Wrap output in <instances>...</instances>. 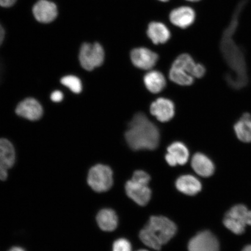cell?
Wrapping results in <instances>:
<instances>
[{
    "label": "cell",
    "mask_w": 251,
    "mask_h": 251,
    "mask_svg": "<svg viewBox=\"0 0 251 251\" xmlns=\"http://www.w3.org/2000/svg\"><path fill=\"white\" fill-rule=\"evenodd\" d=\"M247 2V0H243L238 4L230 24L223 33L221 42L223 56L231 70L230 74L226 76V80L229 86L236 90L246 86L249 80L243 51L234 39L241 12Z\"/></svg>",
    "instance_id": "6da1fadb"
},
{
    "label": "cell",
    "mask_w": 251,
    "mask_h": 251,
    "mask_svg": "<svg viewBox=\"0 0 251 251\" xmlns=\"http://www.w3.org/2000/svg\"><path fill=\"white\" fill-rule=\"evenodd\" d=\"M125 139L134 151L154 150L159 146V130L145 114L139 112L128 124Z\"/></svg>",
    "instance_id": "7a4b0ae2"
},
{
    "label": "cell",
    "mask_w": 251,
    "mask_h": 251,
    "mask_svg": "<svg viewBox=\"0 0 251 251\" xmlns=\"http://www.w3.org/2000/svg\"><path fill=\"white\" fill-rule=\"evenodd\" d=\"M176 232V225L170 219L164 216H153L140 231V238L147 246L159 251L162 245L174 237Z\"/></svg>",
    "instance_id": "3957f363"
},
{
    "label": "cell",
    "mask_w": 251,
    "mask_h": 251,
    "mask_svg": "<svg viewBox=\"0 0 251 251\" xmlns=\"http://www.w3.org/2000/svg\"><path fill=\"white\" fill-rule=\"evenodd\" d=\"M224 224L234 234H242L247 226L251 225V211L243 205H235L226 214Z\"/></svg>",
    "instance_id": "277c9868"
},
{
    "label": "cell",
    "mask_w": 251,
    "mask_h": 251,
    "mask_svg": "<svg viewBox=\"0 0 251 251\" xmlns=\"http://www.w3.org/2000/svg\"><path fill=\"white\" fill-rule=\"evenodd\" d=\"M87 182L94 191L98 193L105 192L113 184V173L109 166L97 165L90 169Z\"/></svg>",
    "instance_id": "5b68a950"
},
{
    "label": "cell",
    "mask_w": 251,
    "mask_h": 251,
    "mask_svg": "<svg viewBox=\"0 0 251 251\" xmlns=\"http://www.w3.org/2000/svg\"><path fill=\"white\" fill-rule=\"evenodd\" d=\"M104 57V50L98 43H86L81 47L79 61L84 70L90 71L100 67L103 64Z\"/></svg>",
    "instance_id": "8992f818"
},
{
    "label": "cell",
    "mask_w": 251,
    "mask_h": 251,
    "mask_svg": "<svg viewBox=\"0 0 251 251\" xmlns=\"http://www.w3.org/2000/svg\"><path fill=\"white\" fill-rule=\"evenodd\" d=\"M188 251H219L217 238L211 232L203 231L191 238Z\"/></svg>",
    "instance_id": "52a82bcc"
},
{
    "label": "cell",
    "mask_w": 251,
    "mask_h": 251,
    "mask_svg": "<svg viewBox=\"0 0 251 251\" xmlns=\"http://www.w3.org/2000/svg\"><path fill=\"white\" fill-rule=\"evenodd\" d=\"M130 58L134 67L141 70H149L154 67L159 56L149 49L140 47L131 51Z\"/></svg>",
    "instance_id": "ba28073f"
},
{
    "label": "cell",
    "mask_w": 251,
    "mask_h": 251,
    "mask_svg": "<svg viewBox=\"0 0 251 251\" xmlns=\"http://www.w3.org/2000/svg\"><path fill=\"white\" fill-rule=\"evenodd\" d=\"M32 11L34 17L42 24L52 23L58 15L57 7L49 0H39L34 5Z\"/></svg>",
    "instance_id": "9c48e42d"
},
{
    "label": "cell",
    "mask_w": 251,
    "mask_h": 251,
    "mask_svg": "<svg viewBox=\"0 0 251 251\" xmlns=\"http://www.w3.org/2000/svg\"><path fill=\"white\" fill-rule=\"evenodd\" d=\"M126 192L128 197L140 206H145L151 197V191L148 185L128 181L125 186Z\"/></svg>",
    "instance_id": "30bf717a"
},
{
    "label": "cell",
    "mask_w": 251,
    "mask_h": 251,
    "mask_svg": "<svg viewBox=\"0 0 251 251\" xmlns=\"http://www.w3.org/2000/svg\"><path fill=\"white\" fill-rule=\"evenodd\" d=\"M150 112L160 122L170 121L175 115L174 103L168 99H158L151 105Z\"/></svg>",
    "instance_id": "8fae6325"
},
{
    "label": "cell",
    "mask_w": 251,
    "mask_h": 251,
    "mask_svg": "<svg viewBox=\"0 0 251 251\" xmlns=\"http://www.w3.org/2000/svg\"><path fill=\"white\" fill-rule=\"evenodd\" d=\"M168 153L165 155V159L168 164L171 166L177 164H186L189 158V151L187 147L181 142L173 143L168 147Z\"/></svg>",
    "instance_id": "7c38bea8"
},
{
    "label": "cell",
    "mask_w": 251,
    "mask_h": 251,
    "mask_svg": "<svg viewBox=\"0 0 251 251\" xmlns=\"http://www.w3.org/2000/svg\"><path fill=\"white\" fill-rule=\"evenodd\" d=\"M16 113L30 121L38 120L43 115V108L39 102L34 99H27L19 103Z\"/></svg>",
    "instance_id": "4fadbf2b"
},
{
    "label": "cell",
    "mask_w": 251,
    "mask_h": 251,
    "mask_svg": "<svg viewBox=\"0 0 251 251\" xmlns=\"http://www.w3.org/2000/svg\"><path fill=\"white\" fill-rule=\"evenodd\" d=\"M169 18L175 26L185 29L194 23L196 13L190 7H181L174 9L169 15Z\"/></svg>",
    "instance_id": "5bb4252c"
},
{
    "label": "cell",
    "mask_w": 251,
    "mask_h": 251,
    "mask_svg": "<svg viewBox=\"0 0 251 251\" xmlns=\"http://www.w3.org/2000/svg\"><path fill=\"white\" fill-rule=\"evenodd\" d=\"M191 166L198 175L204 177L211 176L215 171L211 160L202 153H197L193 156Z\"/></svg>",
    "instance_id": "9a60e30c"
},
{
    "label": "cell",
    "mask_w": 251,
    "mask_h": 251,
    "mask_svg": "<svg viewBox=\"0 0 251 251\" xmlns=\"http://www.w3.org/2000/svg\"><path fill=\"white\" fill-rule=\"evenodd\" d=\"M176 186L180 192L188 196H195L201 190V182L193 176L184 175L177 178Z\"/></svg>",
    "instance_id": "2e32d148"
},
{
    "label": "cell",
    "mask_w": 251,
    "mask_h": 251,
    "mask_svg": "<svg viewBox=\"0 0 251 251\" xmlns=\"http://www.w3.org/2000/svg\"><path fill=\"white\" fill-rule=\"evenodd\" d=\"M147 35L155 45L164 44L171 38V32L164 24L152 22L149 25Z\"/></svg>",
    "instance_id": "e0dca14e"
},
{
    "label": "cell",
    "mask_w": 251,
    "mask_h": 251,
    "mask_svg": "<svg viewBox=\"0 0 251 251\" xmlns=\"http://www.w3.org/2000/svg\"><path fill=\"white\" fill-rule=\"evenodd\" d=\"M144 82L147 90L153 94L162 92L166 85L164 75L158 71L148 72L144 77Z\"/></svg>",
    "instance_id": "ac0fdd59"
},
{
    "label": "cell",
    "mask_w": 251,
    "mask_h": 251,
    "mask_svg": "<svg viewBox=\"0 0 251 251\" xmlns=\"http://www.w3.org/2000/svg\"><path fill=\"white\" fill-rule=\"evenodd\" d=\"M235 135L244 143L251 142V115L246 112L234 126Z\"/></svg>",
    "instance_id": "d6986e66"
},
{
    "label": "cell",
    "mask_w": 251,
    "mask_h": 251,
    "mask_svg": "<svg viewBox=\"0 0 251 251\" xmlns=\"http://www.w3.org/2000/svg\"><path fill=\"white\" fill-rule=\"evenodd\" d=\"M97 221L101 230L112 231L117 227L118 219L114 211L111 209H103L97 216Z\"/></svg>",
    "instance_id": "ffe728a7"
},
{
    "label": "cell",
    "mask_w": 251,
    "mask_h": 251,
    "mask_svg": "<svg viewBox=\"0 0 251 251\" xmlns=\"http://www.w3.org/2000/svg\"><path fill=\"white\" fill-rule=\"evenodd\" d=\"M15 152L14 146L7 139H0V165L8 169L15 164Z\"/></svg>",
    "instance_id": "44dd1931"
},
{
    "label": "cell",
    "mask_w": 251,
    "mask_h": 251,
    "mask_svg": "<svg viewBox=\"0 0 251 251\" xmlns=\"http://www.w3.org/2000/svg\"><path fill=\"white\" fill-rule=\"evenodd\" d=\"M169 78L173 82L185 86L191 85L194 80V77L186 71L174 65L169 71Z\"/></svg>",
    "instance_id": "7402d4cb"
},
{
    "label": "cell",
    "mask_w": 251,
    "mask_h": 251,
    "mask_svg": "<svg viewBox=\"0 0 251 251\" xmlns=\"http://www.w3.org/2000/svg\"><path fill=\"white\" fill-rule=\"evenodd\" d=\"M63 85L67 87L72 92L80 93L82 90V85L79 78L75 76H67L63 77L61 80Z\"/></svg>",
    "instance_id": "603a6c76"
},
{
    "label": "cell",
    "mask_w": 251,
    "mask_h": 251,
    "mask_svg": "<svg viewBox=\"0 0 251 251\" xmlns=\"http://www.w3.org/2000/svg\"><path fill=\"white\" fill-rule=\"evenodd\" d=\"M112 251H131V244L125 238H120L115 241Z\"/></svg>",
    "instance_id": "cb8c5ba5"
},
{
    "label": "cell",
    "mask_w": 251,
    "mask_h": 251,
    "mask_svg": "<svg viewBox=\"0 0 251 251\" xmlns=\"http://www.w3.org/2000/svg\"><path fill=\"white\" fill-rule=\"evenodd\" d=\"M150 179V175L147 174L146 172L142 171H137L134 172L131 180L141 184L149 185Z\"/></svg>",
    "instance_id": "d4e9b609"
},
{
    "label": "cell",
    "mask_w": 251,
    "mask_h": 251,
    "mask_svg": "<svg viewBox=\"0 0 251 251\" xmlns=\"http://www.w3.org/2000/svg\"><path fill=\"white\" fill-rule=\"evenodd\" d=\"M63 94L62 92H59V91H55V92H53L51 96V99L52 101L55 102H59L62 101L63 99Z\"/></svg>",
    "instance_id": "484cf974"
},
{
    "label": "cell",
    "mask_w": 251,
    "mask_h": 251,
    "mask_svg": "<svg viewBox=\"0 0 251 251\" xmlns=\"http://www.w3.org/2000/svg\"><path fill=\"white\" fill-rule=\"evenodd\" d=\"M17 0H0V6L4 8H9L15 4Z\"/></svg>",
    "instance_id": "4316f807"
},
{
    "label": "cell",
    "mask_w": 251,
    "mask_h": 251,
    "mask_svg": "<svg viewBox=\"0 0 251 251\" xmlns=\"http://www.w3.org/2000/svg\"><path fill=\"white\" fill-rule=\"evenodd\" d=\"M8 169L0 165V180H5L8 177Z\"/></svg>",
    "instance_id": "83f0119b"
},
{
    "label": "cell",
    "mask_w": 251,
    "mask_h": 251,
    "mask_svg": "<svg viewBox=\"0 0 251 251\" xmlns=\"http://www.w3.org/2000/svg\"><path fill=\"white\" fill-rule=\"evenodd\" d=\"M5 37V30L2 25L0 24V46L2 45Z\"/></svg>",
    "instance_id": "f1b7e54d"
},
{
    "label": "cell",
    "mask_w": 251,
    "mask_h": 251,
    "mask_svg": "<svg viewBox=\"0 0 251 251\" xmlns=\"http://www.w3.org/2000/svg\"><path fill=\"white\" fill-rule=\"evenodd\" d=\"M8 251H25L23 248L15 247L12 248L11 249L9 250Z\"/></svg>",
    "instance_id": "f546056e"
},
{
    "label": "cell",
    "mask_w": 251,
    "mask_h": 251,
    "mask_svg": "<svg viewBox=\"0 0 251 251\" xmlns=\"http://www.w3.org/2000/svg\"><path fill=\"white\" fill-rule=\"evenodd\" d=\"M243 251H251V245L247 246L244 248Z\"/></svg>",
    "instance_id": "4dcf8cb0"
},
{
    "label": "cell",
    "mask_w": 251,
    "mask_h": 251,
    "mask_svg": "<svg viewBox=\"0 0 251 251\" xmlns=\"http://www.w3.org/2000/svg\"><path fill=\"white\" fill-rule=\"evenodd\" d=\"M187 1H191V2H196V1H200V0H187Z\"/></svg>",
    "instance_id": "1f68e13d"
},
{
    "label": "cell",
    "mask_w": 251,
    "mask_h": 251,
    "mask_svg": "<svg viewBox=\"0 0 251 251\" xmlns=\"http://www.w3.org/2000/svg\"><path fill=\"white\" fill-rule=\"evenodd\" d=\"M159 1H161L162 2H166V1H168L169 0H159Z\"/></svg>",
    "instance_id": "d6a6232c"
},
{
    "label": "cell",
    "mask_w": 251,
    "mask_h": 251,
    "mask_svg": "<svg viewBox=\"0 0 251 251\" xmlns=\"http://www.w3.org/2000/svg\"><path fill=\"white\" fill-rule=\"evenodd\" d=\"M137 251H148L144 250H141Z\"/></svg>",
    "instance_id": "836d02e7"
}]
</instances>
